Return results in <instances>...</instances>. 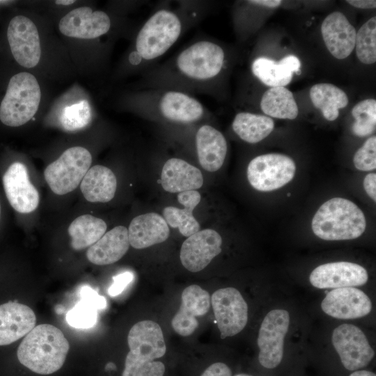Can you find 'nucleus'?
<instances>
[{"label":"nucleus","mask_w":376,"mask_h":376,"mask_svg":"<svg viewBox=\"0 0 376 376\" xmlns=\"http://www.w3.org/2000/svg\"><path fill=\"white\" fill-rule=\"evenodd\" d=\"M225 62L223 48L214 42L200 40L180 51L156 75L159 88L186 92L206 91V85L221 73Z\"/></svg>","instance_id":"1"},{"label":"nucleus","mask_w":376,"mask_h":376,"mask_svg":"<svg viewBox=\"0 0 376 376\" xmlns=\"http://www.w3.org/2000/svg\"><path fill=\"white\" fill-rule=\"evenodd\" d=\"M69 349V343L58 328L41 324L25 336L17 356L19 363L31 371L49 375L63 366Z\"/></svg>","instance_id":"2"},{"label":"nucleus","mask_w":376,"mask_h":376,"mask_svg":"<svg viewBox=\"0 0 376 376\" xmlns=\"http://www.w3.org/2000/svg\"><path fill=\"white\" fill-rule=\"evenodd\" d=\"M311 228L314 234L324 240H354L365 231L366 220L354 203L337 197L319 207L312 219Z\"/></svg>","instance_id":"3"},{"label":"nucleus","mask_w":376,"mask_h":376,"mask_svg":"<svg viewBox=\"0 0 376 376\" xmlns=\"http://www.w3.org/2000/svg\"><path fill=\"white\" fill-rule=\"evenodd\" d=\"M185 22L172 10H156L145 22L135 40V53L139 61L150 62L164 55L182 33Z\"/></svg>","instance_id":"4"},{"label":"nucleus","mask_w":376,"mask_h":376,"mask_svg":"<svg viewBox=\"0 0 376 376\" xmlns=\"http://www.w3.org/2000/svg\"><path fill=\"white\" fill-rule=\"evenodd\" d=\"M140 109L171 123L190 124L205 116L206 109L189 93L173 89L148 90L141 96Z\"/></svg>","instance_id":"5"},{"label":"nucleus","mask_w":376,"mask_h":376,"mask_svg":"<svg viewBox=\"0 0 376 376\" xmlns=\"http://www.w3.org/2000/svg\"><path fill=\"white\" fill-rule=\"evenodd\" d=\"M41 100L38 80L28 72L14 75L0 104V120L10 127L29 122L36 113Z\"/></svg>","instance_id":"6"},{"label":"nucleus","mask_w":376,"mask_h":376,"mask_svg":"<svg viewBox=\"0 0 376 376\" xmlns=\"http://www.w3.org/2000/svg\"><path fill=\"white\" fill-rule=\"evenodd\" d=\"M91 162V154L86 148L71 147L45 168L44 177L53 193L64 195L81 183Z\"/></svg>","instance_id":"7"},{"label":"nucleus","mask_w":376,"mask_h":376,"mask_svg":"<svg viewBox=\"0 0 376 376\" xmlns=\"http://www.w3.org/2000/svg\"><path fill=\"white\" fill-rule=\"evenodd\" d=\"M296 164L285 155L269 153L253 158L247 167L249 184L256 190L271 191L278 189L294 178Z\"/></svg>","instance_id":"8"},{"label":"nucleus","mask_w":376,"mask_h":376,"mask_svg":"<svg viewBox=\"0 0 376 376\" xmlns=\"http://www.w3.org/2000/svg\"><path fill=\"white\" fill-rule=\"evenodd\" d=\"M289 324L290 315L286 310H272L265 315L257 340L260 350L258 360L263 367L272 369L280 364Z\"/></svg>","instance_id":"9"},{"label":"nucleus","mask_w":376,"mask_h":376,"mask_svg":"<svg viewBox=\"0 0 376 376\" xmlns=\"http://www.w3.org/2000/svg\"><path fill=\"white\" fill-rule=\"evenodd\" d=\"M211 304L221 338L239 334L248 321V306L241 293L235 288L216 290Z\"/></svg>","instance_id":"10"},{"label":"nucleus","mask_w":376,"mask_h":376,"mask_svg":"<svg viewBox=\"0 0 376 376\" xmlns=\"http://www.w3.org/2000/svg\"><path fill=\"white\" fill-rule=\"evenodd\" d=\"M7 38L12 55L25 68H33L40 62L41 46L35 23L24 15H16L10 21Z\"/></svg>","instance_id":"11"},{"label":"nucleus","mask_w":376,"mask_h":376,"mask_svg":"<svg viewBox=\"0 0 376 376\" xmlns=\"http://www.w3.org/2000/svg\"><path fill=\"white\" fill-rule=\"evenodd\" d=\"M332 344L343 366L349 370L366 367L375 355L365 334L352 324H342L334 329Z\"/></svg>","instance_id":"12"},{"label":"nucleus","mask_w":376,"mask_h":376,"mask_svg":"<svg viewBox=\"0 0 376 376\" xmlns=\"http://www.w3.org/2000/svg\"><path fill=\"white\" fill-rule=\"evenodd\" d=\"M111 22L107 13L87 6L70 10L58 23L60 32L77 39H95L107 33Z\"/></svg>","instance_id":"13"},{"label":"nucleus","mask_w":376,"mask_h":376,"mask_svg":"<svg viewBox=\"0 0 376 376\" xmlns=\"http://www.w3.org/2000/svg\"><path fill=\"white\" fill-rule=\"evenodd\" d=\"M3 185L8 201L15 210L27 214L37 209L40 203L39 193L30 182L24 164L13 163L3 176Z\"/></svg>","instance_id":"14"},{"label":"nucleus","mask_w":376,"mask_h":376,"mask_svg":"<svg viewBox=\"0 0 376 376\" xmlns=\"http://www.w3.org/2000/svg\"><path fill=\"white\" fill-rule=\"evenodd\" d=\"M222 238L214 230H199L188 237L180 249L182 265L191 272L203 269L221 251Z\"/></svg>","instance_id":"15"},{"label":"nucleus","mask_w":376,"mask_h":376,"mask_svg":"<svg viewBox=\"0 0 376 376\" xmlns=\"http://www.w3.org/2000/svg\"><path fill=\"white\" fill-rule=\"evenodd\" d=\"M368 274L361 265L346 261L328 263L319 265L310 274L311 285L317 288H340L363 285Z\"/></svg>","instance_id":"16"},{"label":"nucleus","mask_w":376,"mask_h":376,"mask_svg":"<svg viewBox=\"0 0 376 376\" xmlns=\"http://www.w3.org/2000/svg\"><path fill=\"white\" fill-rule=\"evenodd\" d=\"M327 315L337 319H355L370 313L372 302L362 290L354 287L335 288L327 292L321 303Z\"/></svg>","instance_id":"17"},{"label":"nucleus","mask_w":376,"mask_h":376,"mask_svg":"<svg viewBox=\"0 0 376 376\" xmlns=\"http://www.w3.org/2000/svg\"><path fill=\"white\" fill-rule=\"evenodd\" d=\"M181 298V305L171 320V326L178 334L188 336L198 326L196 318L205 315L208 312L210 297L199 285H191L182 291Z\"/></svg>","instance_id":"18"},{"label":"nucleus","mask_w":376,"mask_h":376,"mask_svg":"<svg viewBox=\"0 0 376 376\" xmlns=\"http://www.w3.org/2000/svg\"><path fill=\"white\" fill-rule=\"evenodd\" d=\"M324 44L331 54L338 59H344L352 52L355 46L357 31L340 12L329 14L321 25Z\"/></svg>","instance_id":"19"},{"label":"nucleus","mask_w":376,"mask_h":376,"mask_svg":"<svg viewBox=\"0 0 376 376\" xmlns=\"http://www.w3.org/2000/svg\"><path fill=\"white\" fill-rule=\"evenodd\" d=\"M127 343L132 354L146 360L160 358L166 351L162 329L152 320L136 323L129 331Z\"/></svg>","instance_id":"20"},{"label":"nucleus","mask_w":376,"mask_h":376,"mask_svg":"<svg viewBox=\"0 0 376 376\" xmlns=\"http://www.w3.org/2000/svg\"><path fill=\"white\" fill-rule=\"evenodd\" d=\"M36 317L28 306L9 301L0 305V346L26 336L36 325Z\"/></svg>","instance_id":"21"},{"label":"nucleus","mask_w":376,"mask_h":376,"mask_svg":"<svg viewBox=\"0 0 376 376\" xmlns=\"http://www.w3.org/2000/svg\"><path fill=\"white\" fill-rule=\"evenodd\" d=\"M198 159L207 171L214 172L223 165L227 154V141L223 134L210 125H203L195 136Z\"/></svg>","instance_id":"22"},{"label":"nucleus","mask_w":376,"mask_h":376,"mask_svg":"<svg viewBox=\"0 0 376 376\" xmlns=\"http://www.w3.org/2000/svg\"><path fill=\"white\" fill-rule=\"evenodd\" d=\"M127 230L130 244L137 249L162 243L168 239L170 234L164 218L155 212L134 217Z\"/></svg>","instance_id":"23"},{"label":"nucleus","mask_w":376,"mask_h":376,"mask_svg":"<svg viewBox=\"0 0 376 376\" xmlns=\"http://www.w3.org/2000/svg\"><path fill=\"white\" fill-rule=\"evenodd\" d=\"M203 177L196 166L179 158L168 159L162 171L161 185L171 193L196 190L202 187Z\"/></svg>","instance_id":"24"},{"label":"nucleus","mask_w":376,"mask_h":376,"mask_svg":"<svg viewBox=\"0 0 376 376\" xmlns=\"http://www.w3.org/2000/svg\"><path fill=\"white\" fill-rule=\"evenodd\" d=\"M128 230L118 226L108 232L86 251L87 259L97 265H107L118 261L130 247Z\"/></svg>","instance_id":"25"},{"label":"nucleus","mask_w":376,"mask_h":376,"mask_svg":"<svg viewBox=\"0 0 376 376\" xmlns=\"http://www.w3.org/2000/svg\"><path fill=\"white\" fill-rule=\"evenodd\" d=\"M301 62L289 55L276 62L266 57H258L251 64V72L262 83L271 87H284L300 70Z\"/></svg>","instance_id":"26"},{"label":"nucleus","mask_w":376,"mask_h":376,"mask_svg":"<svg viewBox=\"0 0 376 376\" xmlns=\"http://www.w3.org/2000/svg\"><path fill=\"white\" fill-rule=\"evenodd\" d=\"M117 180L113 171L102 165H95L84 176L80 189L86 201L107 203L115 196Z\"/></svg>","instance_id":"27"},{"label":"nucleus","mask_w":376,"mask_h":376,"mask_svg":"<svg viewBox=\"0 0 376 376\" xmlns=\"http://www.w3.org/2000/svg\"><path fill=\"white\" fill-rule=\"evenodd\" d=\"M178 201L184 208L174 206L166 207L163 215L167 224L172 228H178L185 237L199 231L200 225L193 215V211L201 201V194L196 190L178 193Z\"/></svg>","instance_id":"28"},{"label":"nucleus","mask_w":376,"mask_h":376,"mask_svg":"<svg viewBox=\"0 0 376 376\" xmlns=\"http://www.w3.org/2000/svg\"><path fill=\"white\" fill-rule=\"evenodd\" d=\"M106 222L91 214H83L75 219L69 225L68 233L70 245L75 251L89 248L106 233Z\"/></svg>","instance_id":"29"},{"label":"nucleus","mask_w":376,"mask_h":376,"mask_svg":"<svg viewBox=\"0 0 376 376\" xmlns=\"http://www.w3.org/2000/svg\"><path fill=\"white\" fill-rule=\"evenodd\" d=\"M232 127L234 132L243 141L256 143L273 131L274 123L269 116L250 112H240L235 116Z\"/></svg>","instance_id":"30"},{"label":"nucleus","mask_w":376,"mask_h":376,"mask_svg":"<svg viewBox=\"0 0 376 376\" xmlns=\"http://www.w3.org/2000/svg\"><path fill=\"white\" fill-rule=\"evenodd\" d=\"M310 97L313 105L329 121L336 120L339 109L348 104L346 93L338 86L327 83L313 85L310 89Z\"/></svg>","instance_id":"31"},{"label":"nucleus","mask_w":376,"mask_h":376,"mask_svg":"<svg viewBox=\"0 0 376 376\" xmlns=\"http://www.w3.org/2000/svg\"><path fill=\"white\" fill-rule=\"evenodd\" d=\"M260 108L267 116L280 119H295L299 112L292 93L285 87H271L265 91Z\"/></svg>","instance_id":"32"},{"label":"nucleus","mask_w":376,"mask_h":376,"mask_svg":"<svg viewBox=\"0 0 376 376\" xmlns=\"http://www.w3.org/2000/svg\"><path fill=\"white\" fill-rule=\"evenodd\" d=\"M356 55L363 64H373L376 61V17L364 23L356 35Z\"/></svg>","instance_id":"33"},{"label":"nucleus","mask_w":376,"mask_h":376,"mask_svg":"<svg viewBox=\"0 0 376 376\" xmlns=\"http://www.w3.org/2000/svg\"><path fill=\"white\" fill-rule=\"evenodd\" d=\"M352 115L355 120L352 132L359 137L370 135L376 127V100L370 98L359 102L352 108Z\"/></svg>","instance_id":"34"},{"label":"nucleus","mask_w":376,"mask_h":376,"mask_svg":"<svg viewBox=\"0 0 376 376\" xmlns=\"http://www.w3.org/2000/svg\"><path fill=\"white\" fill-rule=\"evenodd\" d=\"M91 108L86 100H81L65 107L60 116V124L67 131H77L91 121Z\"/></svg>","instance_id":"35"},{"label":"nucleus","mask_w":376,"mask_h":376,"mask_svg":"<svg viewBox=\"0 0 376 376\" xmlns=\"http://www.w3.org/2000/svg\"><path fill=\"white\" fill-rule=\"evenodd\" d=\"M97 308L91 302L80 299V301L66 314L68 324L76 329H89L97 320Z\"/></svg>","instance_id":"36"},{"label":"nucleus","mask_w":376,"mask_h":376,"mask_svg":"<svg viewBox=\"0 0 376 376\" xmlns=\"http://www.w3.org/2000/svg\"><path fill=\"white\" fill-rule=\"evenodd\" d=\"M164 371L162 362L141 359L129 352L122 376H163Z\"/></svg>","instance_id":"37"},{"label":"nucleus","mask_w":376,"mask_h":376,"mask_svg":"<svg viewBox=\"0 0 376 376\" xmlns=\"http://www.w3.org/2000/svg\"><path fill=\"white\" fill-rule=\"evenodd\" d=\"M354 165L360 171H368L376 168V136L369 137L356 152L353 158Z\"/></svg>","instance_id":"38"},{"label":"nucleus","mask_w":376,"mask_h":376,"mask_svg":"<svg viewBox=\"0 0 376 376\" xmlns=\"http://www.w3.org/2000/svg\"><path fill=\"white\" fill-rule=\"evenodd\" d=\"M133 279L134 275L130 272H125L113 276V281L108 290L109 295L111 297L118 295L132 282Z\"/></svg>","instance_id":"39"},{"label":"nucleus","mask_w":376,"mask_h":376,"mask_svg":"<svg viewBox=\"0 0 376 376\" xmlns=\"http://www.w3.org/2000/svg\"><path fill=\"white\" fill-rule=\"evenodd\" d=\"M79 296L80 299H86L93 303L98 310L104 309L107 306L105 298L100 296L95 290L88 285L81 288Z\"/></svg>","instance_id":"40"},{"label":"nucleus","mask_w":376,"mask_h":376,"mask_svg":"<svg viewBox=\"0 0 376 376\" xmlns=\"http://www.w3.org/2000/svg\"><path fill=\"white\" fill-rule=\"evenodd\" d=\"M201 376H232V373L226 364L217 362L207 368Z\"/></svg>","instance_id":"41"},{"label":"nucleus","mask_w":376,"mask_h":376,"mask_svg":"<svg viewBox=\"0 0 376 376\" xmlns=\"http://www.w3.org/2000/svg\"><path fill=\"white\" fill-rule=\"evenodd\" d=\"M363 188L369 197L376 201V174L370 173L363 180Z\"/></svg>","instance_id":"42"},{"label":"nucleus","mask_w":376,"mask_h":376,"mask_svg":"<svg viewBox=\"0 0 376 376\" xmlns=\"http://www.w3.org/2000/svg\"><path fill=\"white\" fill-rule=\"evenodd\" d=\"M346 2L354 7L362 9L375 8L376 7L375 0H347Z\"/></svg>","instance_id":"43"},{"label":"nucleus","mask_w":376,"mask_h":376,"mask_svg":"<svg viewBox=\"0 0 376 376\" xmlns=\"http://www.w3.org/2000/svg\"><path fill=\"white\" fill-rule=\"evenodd\" d=\"M246 2L260 6H265L268 8H276L281 4V1L280 0H251L247 1Z\"/></svg>","instance_id":"44"},{"label":"nucleus","mask_w":376,"mask_h":376,"mask_svg":"<svg viewBox=\"0 0 376 376\" xmlns=\"http://www.w3.org/2000/svg\"><path fill=\"white\" fill-rule=\"evenodd\" d=\"M349 376H376V375L373 372L361 370H356L351 373Z\"/></svg>","instance_id":"45"},{"label":"nucleus","mask_w":376,"mask_h":376,"mask_svg":"<svg viewBox=\"0 0 376 376\" xmlns=\"http://www.w3.org/2000/svg\"><path fill=\"white\" fill-rule=\"evenodd\" d=\"M75 2V1L72 0H59V1H56L55 3L56 4H58V5H63V6H68V5H70V4H72Z\"/></svg>","instance_id":"46"},{"label":"nucleus","mask_w":376,"mask_h":376,"mask_svg":"<svg viewBox=\"0 0 376 376\" xmlns=\"http://www.w3.org/2000/svg\"><path fill=\"white\" fill-rule=\"evenodd\" d=\"M65 310V307L62 305H56L54 308L55 312L58 315L63 314Z\"/></svg>","instance_id":"47"},{"label":"nucleus","mask_w":376,"mask_h":376,"mask_svg":"<svg viewBox=\"0 0 376 376\" xmlns=\"http://www.w3.org/2000/svg\"><path fill=\"white\" fill-rule=\"evenodd\" d=\"M115 368H116V366L111 362L108 363L105 366V369L107 370H113Z\"/></svg>","instance_id":"48"},{"label":"nucleus","mask_w":376,"mask_h":376,"mask_svg":"<svg viewBox=\"0 0 376 376\" xmlns=\"http://www.w3.org/2000/svg\"><path fill=\"white\" fill-rule=\"evenodd\" d=\"M235 376H251V375H247V374L241 373V374L235 375Z\"/></svg>","instance_id":"49"},{"label":"nucleus","mask_w":376,"mask_h":376,"mask_svg":"<svg viewBox=\"0 0 376 376\" xmlns=\"http://www.w3.org/2000/svg\"><path fill=\"white\" fill-rule=\"evenodd\" d=\"M5 2H8L7 1H0V3H5Z\"/></svg>","instance_id":"50"},{"label":"nucleus","mask_w":376,"mask_h":376,"mask_svg":"<svg viewBox=\"0 0 376 376\" xmlns=\"http://www.w3.org/2000/svg\"><path fill=\"white\" fill-rule=\"evenodd\" d=\"M0 217H1V204H0Z\"/></svg>","instance_id":"51"}]
</instances>
